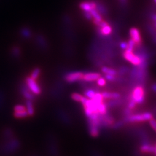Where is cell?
Segmentation results:
<instances>
[{"mask_svg": "<svg viewBox=\"0 0 156 156\" xmlns=\"http://www.w3.org/2000/svg\"><path fill=\"white\" fill-rule=\"evenodd\" d=\"M97 84L100 86H104L105 85H106V80L104 78H101L100 77V78H98L97 80Z\"/></svg>", "mask_w": 156, "mask_h": 156, "instance_id": "obj_26", "label": "cell"}, {"mask_svg": "<svg viewBox=\"0 0 156 156\" xmlns=\"http://www.w3.org/2000/svg\"><path fill=\"white\" fill-rule=\"evenodd\" d=\"M101 77V74L100 73L97 72H90L86 74H84L83 80L87 82H92L97 80L98 78Z\"/></svg>", "mask_w": 156, "mask_h": 156, "instance_id": "obj_10", "label": "cell"}, {"mask_svg": "<svg viewBox=\"0 0 156 156\" xmlns=\"http://www.w3.org/2000/svg\"><path fill=\"white\" fill-rule=\"evenodd\" d=\"M85 16L89 20H92L93 19V16L90 12H85Z\"/></svg>", "mask_w": 156, "mask_h": 156, "instance_id": "obj_29", "label": "cell"}, {"mask_svg": "<svg viewBox=\"0 0 156 156\" xmlns=\"http://www.w3.org/2000/svg\"><path fill=\"white\" fill-rule=\"evenodd\" d=\"M149 124L151 127L156 132V120L155 119H152L149 120Z\"/></svg>", "mask_w": 156, "mask_h": 156, "instance_id": "obj_27", "label": "cell"}, {"mask_svg": "<svg viewBox=\"0 0 156 156\" xmlns=\"http://www.w3.org/2000/svg\"><path fill=\"white\" fill-rule=\"evenodd\" d=\"M90 133L93 137H97L100 133L98 127L96 125H90Z\"/></svg>", "mask_w": 156, "mask_h": 156, "instance_id": "obj_14", "label": "cell"}, {"mask_svg": "<svg viewBox=\"0 0 156 156\" xmlns=\"http://www.w3.org/2000/svg\"><path fill=\"white\" fill-rule=\"evenodd\" d=\"M154 1H155V2L156 4V0H154Z\"/></svg>", "mask_w": 156, "mask_h": 156, "instance_id": "obj_34", "label": "cell"}, {"mask_svg": "<svg viewBox=\"0 0 156 156\" xmlns=\"http://www.w3.org/2000/svg\"><path fill=\"white\" fill-rule=\"evenodd\" d=\"M123 57L126 60L130 61L134 66H138L141 64L142 61L141 58L139 56L134 55L133 52L125 50V52L123 53Z\"/></svg>", "mask_w": 156, "mask_h": 156, "instance_id": "obj_4", "label": "cell"}, {"mask_svg": "<svg viewBox=\"0 0 156 156\" xmlns=\"http://www.w3.org/2000/svg\"><path fill=\"white\" fill-rule=\"evenodd\" d=\"M80 8L85 12H90L96 9L97 5L94 2H83L80 3Z\"/></svg>", "mask_w": 156, "mask_h": 156, "instance_id": "obj_8", "label": "cell"}, {"mask_svg": "<svg viewBox=\"0 0 156 156\" xmlns=\"http://www.w3.org/2000/svg\"><path fill=\"white\" fill-rule=\"evenodd\" d=\"M130 34L131 39L135 42L136 44H139L142 42V38L140 32L136 28H131L130 30Z\"/></svg>", "mask_w": 156, "mask_h": 156, "instance_id": "obj_6", "label": "cell"}, {"mask_svg": "<svg viewBox=\"0 0 156 156\" xmlns=\"http://www.w3.org/2000/svg\"><path fill=\"white\" fill-rule=\"evenodd\" d=\"M20 92L23 96L27 100L33 101L34 100L35 95H34L33 93L27 87L26 84L23 85L20 87Z\"/></svg>", "mask_w": 156, "mask_h": 156, "instance_id": "obj_7", "label": "cell"}, {"mask_svg": "<svg viewBox=\"0 0 156 156\" xmlns=\"http://www.w3.org/2000/svg\"><path fill=\"white\" fill-rule=\"evenodd\" d=\"M135 44H136L135 42H134L132 39H131L127 42V47L126 50H125L129 51V52H133V50H134V47H135Z\"/></svg>", "mask_w": 156, "mask_h": 156, "instance_id": "obj_21", "label": "cell"}, {"mask_svg": "<svg viewBox=\"0 0 156 156\" xmlns=\"http://www.w3.org/2000/svg\"><path fill=\"white\" fill-rule=\"evenodd\" d=\"M20 51L19 47H14V48H13L12 50V54L13 56L15 57H18L19 56H20Z\"/></svg>", "mask_w": 156, "mask_h": 156, "instance_id": "obj_24", "label": "cell"}, {"mask_svg": "<svg viewBox=\"0 0 156 156\" xmlns=\"http://www.w3.org/2000/svg\"><path fill=\"white\" fill-rule=\"evenodd\" d=\"M102 97L104 98L105 99H118L120 97V95L118 93L116 92H108V91H104L102 93Z\"/></svg>", "mask_w": 156, "mask_h": 156, "instance_id": "obj_11", "label": "cell"}, {"mask_svg": "<svg viewBox=\"0 0 156 156\" xmlns=\"http://www.w3.org/2000/svg\"><path fill=\"white\" fill-rule=\"evenodd\" d=\"M71 98L73 100L77 102H81L83 99V97L80 94L74 93L72 94Z\"/></svg>", "mask_w": 156, "mask_h": 156, "instance_id": "obj_22", "label": "cell"}, {"mask_svg": "<svg viewBox=\"0 0 156 156\" xmlns=\"http://www.w3.org/2000/svg\"><path fill=\"white\" fill-rule=\"evenodd\" d=\"M84 74L81 72H71L65 77V80L69 83H72L76 81L83 80Z\"/></svg>", "mask_w": 156, "mask_h": 156, "instance_id": "obj_5", "label": "cell"}, {"mask_svg": "<svg viewBox=\"0 0 156 156\" xmlns=\"http://www.w3.org/2000/svg\"><path fill=\"white\" fill-rule=\"evenodd\" d=\"M153 118V114L150 112H146L141 114H136L129 116L128 121L131 123H138L146 121H149Z\"/></svg>", "mask_w": 156, "mask_h": 156, "instance_id": "obj_1", "label": "cell"}, {"mask_svg": "<svg viewBox=\"0 0 156 156\" xmlns=\"http://www.w3.org/2000/svg\"><path fill=\"white\" fill-rule=\"evenodd\" d=\"M25 110H26V107L23 105H16L14 107V112L23 111Z\"/></svg>", "mask_w": 156, "mask_h": 156, "instance_id": "obj_25", "label": "cell"}, {"mask_svg": "<svg viewBox=\"0 0 156 156\" xmlns=\"http://www.w3.org/2000/svg\"><path fill=\"white\" fill-rule=\"evenodd\" d=\"M112 31V28L109 26V24H108L107 26L101 28V33L102 35H108L111 34Z\"/></svg>", "mask_w": 156, "mask_h": 156, "instance_id": "obj_19", "label": "cell"}, {"mask_svg": "<svg viewBox=\"0 0 156 156\" xmlns=\"http://www.w3.org/2000/svg\"><path fill=\"white\" fill-rule=\"evenodd\" d=\"M41 72V69L39 68L36 67V68H34L33 70V71L31 72V75H30V77L33 78L34 80H36L39 77V76L40 75Z\"/></svg>", "mask_w": 156, "mask_h": 156, "instance_id": "obj_18", "label": "cell"}, {"mask_svg": "<svg viewBox=\"0 0 156 156\" xmlns=\"http://www.w3.org/2000/svg\"><path fill=\"white\" fill-rule=\"evenodd\" d=\"M20 33L23 38H26V39H28L31 38L32 35V33H31V30L28 28V27L22 28L20 31Z\"/></svg>", "mask_w": 156, "mask_h": 156, "instance_id": "obj_13", "label": "cell"}, {"mask_svg": "<svg viewBox=\"0 0 156 156\" xmlns=\"http://www.w3.org/2000/svg\"><path fill=\"white\" fill-rule=\"evenodd\" d=\"M98 112L100 115H105L107 112L106 105L104 102H101L97 105Z\"/></svg>", "mask_w": 156, "mask_h": 156, "instance_id": "obj_16", "label": "cell"}, {"mask_svg": "<svg viewBox=\"0 0 156 156\" xmlns=\"http://www.w3.org/2000/svg\"><path fill=\"white\" fill-rule=\"evenodd\" d=\"M120 46L123 49H124V50H126L127 47V42H122L120 44Z\"/></svg>", "mask_w": 156, "mask_h": 156, "instance_id": "obj_31", "label": "cell"}, {"mask_svg": "<svg viewBox=\"0 0 156 156\" xmlns=\"http://www.w3.org/2000/svg\"><path fill=\"white\" fill-rule=\"evenodd\" d=\"M136 103L134 101H131L128 104V108H129V109H134V108L135 107V106H136Z\"/></svg>", "mask_w": 156, "mask_h": 156, "instance_id": "obj_28", "label": "cell"}, {"mask_svg": "<svg viewBox=\"0 0 156 156\" xmlns=\"http://www.w3.org/2000/svg\"><path fill=\"white\" fill-rule=\"evenodd\" d=\"M145 99V91L142 86H136L132 93V100L136 104H141Z\"/></svg>", "mask_w": 156, "mask_h": 156, "instance_id": "obj_3", "label": "cell"}, {"mask_svg": "<svg viewBox=\"0 0 156 156\" xmlns=\"http://www.w3.org/2000/svg\"><path fill=\"white\" fill-rule=\"evenodd\" d=\"M106 79L109 81H113L115 79V76L112 75H106Z\"/></svg>", "mask_w": 156, "mask_h": 156, "instance_id": "obj_30", "label": "cell"}, {"mask_svg": "<svg viewBox=\"0 0 156 156\" xmlns=\"http://www.w3.org/2000/svg\"><path fill=\"white\" fill-rule=\"evenodd\" d=\"M14 116L17 119H23L28 116V113L27 110L23 111L15 112L13 114Z\"/></svg>", "mask_w": 156, "mask_h": 156, "instance_id": "obj_17", "label": "cell"}, {"mask_svg": "<svg viewBox=\"0 0 156 156\" xmlns=\"http://www.w3.org/2000/svg\"><path fill=\"white\" fill-rule=\"evenodd\" d=\"M26 110L28 113V116H33L35 113L33 101L31 100L26 101Z\"/></svg>", "mask_w": 156, "mask_h": 156, "instance_id": "obj_12", "label": "cell"}, {"mask_svg": "<svg viewBox=\"0 0 156 156\" xmlns=\"http://www.w3.org/2000/svg\"><path fill=\"white\" fill-rule=\"evenodd\" d=\"M101 71L106 75H112L116 76L117 74V72L116 71V70L109 67H103L101 68Z\"/></svg>", "mask_w": 156, "mask_h": 156, "instance_id": "obj_15", "label": "cell"}, {"mask_svg": "<svg viewBox=\"0 0 156 156\" xmlns=\"http://www.w3.org/2000/svg\"><path fill=\"white\" fill-rule=\"evenodd\" d=\"M155 27H156V22H155Z\"/></svg>", "mask_w": 156, "mask_h": 156, "instance_id": "obj_35", "label": "cell"}, {"mask_svg": "<svg viewBox=\"0 0 156 156\" xmlns=\"http://www.w3.org/2000/svg\"><path fill=\"white\" fill-rule=\"evenodd\" d=\"M25 84L29 90L33 93L34 95H39L42 90L36 82V80H34L30 77H27L25 79Z\"/></svg>", "mask_w": 156, "mask_h": 156, "instance_id": "obj_2", "label": "cell"}, {"mask_svg": "<svg viewBox=\"0 0 156 156\" xmlns=\"http://www.w3.org/2000/svg\"></svg>", "mask_w": 156, "mask_h": 156, "instance_id": "obj_36", "label": "cell"}, {"mask_svg": "<svg viewBox=\"0 0 156 156\" xmlns=\"http://www.w3.org/2000/svg\"><path fill=\"white\" fill-rule=\"evenodd\" d=\"M153 90H154L155 91H156V85H154V86H153Z\"/></svg>", "mask_w": 156, "mask_h": 156, "instance_id": "obj_33", "label": "cell"}, {"mask_svg": "<svg viewBox=\"0 0 156 156\" xmlns=\"http://www.w3.org/2000/svg\"><path fill=\"white\" fill-rule=\"evenodd\" d=\"M140 152L144 154L156 153V147L149 144H144L139 148Z\"/></svg>", "mask_w": 156, "mask_h": 156, "instance_id": "obj_9", "label": "cell"}, {"mask_svg": "<svg viewBox=\"0 0 156 156\" xmlns=\"http://www.w3.org/2000/svg\"><path fill=\"white\" fill-rule=\"evenodd\" d=\"M96 93H95L94 91L93 90H87L85 92V95H86V97H87L89 99H93Z\"/></svg>", "mask_w": 156, "mask_h": 156, "instance_id": "obj_23", "label": "cell"}, {"mask_svg": "<svg viewBox=\"0 0 156 156\" xmlns=\"http://www.w3.org/2000/svg\"><path fill=\"white\" fill-rule=\"evenodd\" d=\"M153 20L155 22H156V14L154 15L153 16Z\"/></svg>", "mask_w": 156, "mask_h": 156, "instance_id": "obj_32", "label": "cell"}, {"mask_svg": "<svg viewBox=\"0 0 156 156\" xmlns=\"http://www.w3.org/2000/svg\"><path fill=\"white\" fill-rule=\"evenodd\" d=\"M103 99H104V98L102 97V94L100 93H95L93 98L91 100L94 101L97 104H99L101 102H103Z\"/></svg>", "mask_w": 156, "mask_h": 156, "instance_id": "obj_20", "label": "cell"}]
</instances>
